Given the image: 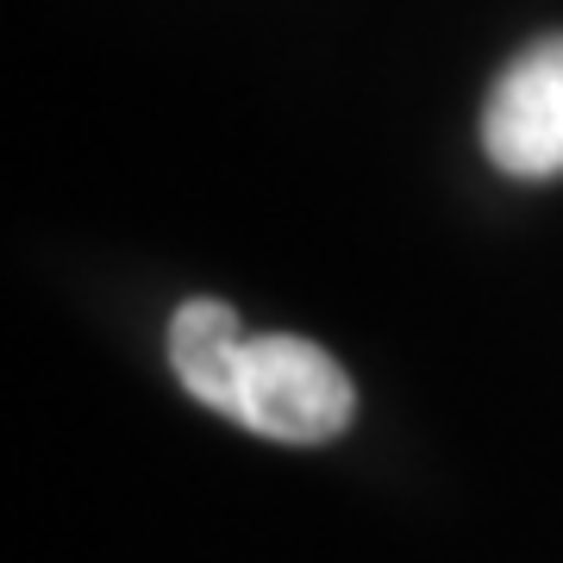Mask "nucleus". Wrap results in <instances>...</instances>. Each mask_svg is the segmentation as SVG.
Wrapping results in <instances>:
<instances>
[{
  "label": "nucleus",
  "instance_id": "nucleus-2",
  "mask_svg": "<svg viewBox=\"0 0 563 563\" xmlns=\"http://www.w3.org/2000/svg\"><path fill=\"white\" fill-rule=\"evenodd\" d=\"M483 151L507 176H563V38L526 44L483 107Z\"/></svg>",
  "mask_w": 563,
  "mask_h": 563
},
{
  "label": "nucleus",
  "instance_id": "nucleus-3",
  "mask_svg": "<svg viewBox=\"0 0 563 563\" xmlns=\"http://www.w3.org/2000/svg\"><path fill=\"white\" fill-rule=\"evenodd\" d=\"M244 325L239 313L213 295H195L169 313V369L176 383L201 407L232 420V395H239V363H244Z\"/></svg>",
  "mask_w": 563,
  "mask_h": 563
},
{
  "label": "nucleus",
  "instance_id": "nucleus-1",
  "mask_svg": "<svg viewBox=\"0 0 563 563\" xmlns=\"http://www.w3.org/2000/svg\"><path fill=\"white\" fill-rule=\"evenodd\" d=\"M351 413H357V388L325 344L295 339V332H263L244 344L232 420L251 426L257 439L325 444L351 426Z\"/></svg>",
  "mask_w": 563,
  "mask_h": 563
}]
</instances>
